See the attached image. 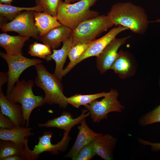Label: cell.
Segmentation results:
<instances>
[{
	"label": "cell",
	"instance_id": "11",
	"mask_svg": "<svg viewBox=\"0 0 160 160\" xmlns=\"http://www.w3.org/2000/svg\"><path fill=\"white\" fill-rule=\"evenodd\" d=\"M53 134L50 132L45 131L41 136L39 137L38 144L33 148V152L36 155L44 152L50 153L52 155H58L59 152H64L67 149L71 137L69 132H65L61 140L57 144L54 145L51 142Z\"/></svg>",
	"mask_w": 160,
	"mask_h": 160
},
{
	"label": "cell",
	"instance_id": "18",
	"mask_svg": "<svg viewBox=\"0 0 160 160\" xmlns=\"http://www.w3.org/2000/svg\"><path fill=\"white\" fill-rule=\"evenodd\" d=\"M72 30L61 25L55 27L44 35L40 36L39 40L51 49L58 48L61 43L69 38L72 34Z\"/></svg>",
	"mask_w": 160,
	"mask_h": 160
},
{
	"label": "cell",
	"instance_id": "14",
	"mask_svg": "<svg viewBox=\"0 0 160 160\" xmlns=\"http://www.w3.org/2000/svg\"><path fill=\"white\" fill-rule=\"evenodd\" d=\"M97 155L105 160L113 159V151L117 142V138L112 135L100 133L92 140Z\"/></svg>",
	"mask_w": 160,
	"mask_h": 160
},
{
	"label": "cell",
	"instance_id": "9",
	"mask_svg": "<svg viewBox=\"0 0 160 160\" xmlns=\"http://www.w3.org/2000/svg\"><path fill=\"white\" fill-rule=\"evenodd\" d=\"M129 28L121 25H118L111 29L105 35L97 39L91 41L84 53L70 66L63 69V76L68 73L77 64L88 57L98 56L106 46L119 33Z\"/></svg>",
	"mask_w": 160,
	"mask_h": 160
},
{
	"label": "cell",
	"instance_id": "19",
	"mask_svg": "<svg viewBox=\"0 0 160 160\" xmlns=\"http://www.w3.org/2000/svg\"><path fill=\"white\" fill-rule=\"evenodd\" d=\"M29 38L20 35L11 36L4 32L0 34V46L8 55H23V48Z\"/></svg>",
	"mask_w": 160,
	"mask_h": 160
},
{
	"label": "cell",
	"instance_id": "6",
	"mask_svg": "<svg viewBox=\"0 0 160 160\" xmlns=\"http://www.w3.org/2000/svg\"><path fill=\"white\" fill-rule=\"evenodd\" d=\"M110 94L101 100H95L84 106L90 113L93 122L98 123L107 119L108 113L123 111L124 107L118 100L119 93L115 89H111Z\"/></svg>",
	"mask_w": 160,
	"mask_h": 160
},
{
	"label": "cell",
	"instance_id": "22",
	"mask_svg": "<svg viewBox=\"0 0 160 160\" xmlns=\"http://www.w3.org/2000/svg\"><path fill=\"white\" fill-rule=\"evenodd\" d=\"M35 23L41 36L52 29L62 25L57 17L44 12H33Z\"/></svg>",
	"mask_w": 160,
	"mask_h": 160
},
{
	"label": "cell",
	"instance_id": "26",
	"mask_svg": "<svg viewBox=\"0 0 160 160\" xmlns=\"http://www.w3.org/2000/svg\"><path fill=\"white\" fill-rule=\"evenodd\" d=\"M62 0H36L37 5L41 6L43 12L57 17L59 5Z\"/></svg>",
	"mask_w": 160,
	"mask_h": 160
},
{
	"label": "cell",
	"instance_id": "12",
	"mask_svg": "<svg viewBox=\"0 0 160 160\" xmlns=\"http://www.w3.org/2000/svg\"><path fill=\"white\" fill-rule=\"evenodd\" d=\"M87 111L86 109L82 110L81 114L75 118L69 112L64 111L60 116L49 120L45 123H39L38 125L41 127H56L69 132L73 126L80 124L82 119L90 116L89 112L86 113Z\"/></svg>",
	"mask_w": 160,
	"mask_h": 160
},
{
	"label": "cell",
	"instance_id": "7",
	"mask_svg": "<svg viewBox=\"0 0 160 160\" xmlns=\"http://www.w3.org/2000/svg\"><path fill=\"white\" fill-rule=\"evenodd\" d=\"M34 11H23L9 22L1 24V31H14L20 35L39 40V32L34 22Z\"/></svg>",
	"mask_w": 160,
	"mask_h": 160
},
{
	"label": "cell",
	"instance_id": "24",
	"mask_svg": "<svg viewBox=\"0 0 160 160\" xmlns=\"http://www.w3.org/2000/svg\"><path fill=\"white\" fill-rule=\"evenodd\" d=\"M110 93V91L108 92H103L90 95L76 94L68 97L67 100L69 104L78 108L81 106H85L98 98L107 96Z\"/></svg>",
	"mask_w": 160,
	"mask_h": 160
},
{
	"label": "cell",
	"instance_id": "33",
	"mask_svg": "<svg viewBox=\"0 0 160 160\" xmlns=\"http://www.w3.org/2000/svg\"><path fill=\"white\" fill-rule=\"evenodd\" d=\"M13 0H0V3L7 4L11 5V3Z\"/></svg>",
	"mask_w": 160,
	"mask_h": 160
},
{
	"label": "cell",
	"instance_id": "13",
	"mask_svg": "<svg viewBox=\"0 0 160 160\" xmlns=\"http://www.w3.org/2000/svg\"><path fill=\"white\" fill-rule=\"evenodd\" d=\"M111 69L122 79L132 76L135 73L136 68L132 55L128 52L120 50Z\"/></svg>",
	"mask_w": 160,
	"mask_h": 160
},
{
	"label": "cell",
	"instance_id": "31",
	"mask_svg": "<svg viewBox=\"0 0 160 160\" xmlns=\"http://www.w3.org/2000/svg\"><path fill=\"white\" fill-rule=\"evenodd\" d=\"M138 140L140 143L143 145L150 146L151 150L157 152L160 151L159 143H153L140 138H138Z\"/></svg>",
	"mask_w": 160,
	"mask_h": 160
},
{
	"label": "cell",
	"instance_id": "16",
	"mask_svg": "<svg viewBox=\"0 0 160 160\" xmlns=\"http://www.w3.org/2000/svg\"><path fill=\"white\" fill-rule=\"evenodd\" d=\"M0 111L9 117L16 126L23 127L25 124L23 109L21 105L9 101L0 88Z\"/></svg>",
	"mask_w": 160,
	"mask_h": 160
},
{
	"label": "cell",
	"instance_id": "1",
	"mask_svg": "<svg viewBox=\"0 0 160 160\" xmlns=\"http://www.w3.org/2000/svg\"><path fill=\"white\" fill-rule=\"evenodd\" d=\"M107 15L114 25L127 28L137 34H144L150 22L145 9L130 2L114 4Z\"/></svg>",
	"mask_w": 160,
	"mask_h": 160
},
{
	"label": "cell",
	"instance_id": "10",
	"mask_svg": "<svg viewBox=\"0 0 160 160\" xmlns=\"http://www.w3.org/2000/svg\"><path fill=\"white\" fill-rule=\"evenodd\" d=\"M131 36L120 38H116L112 40L104 48L102 52L96 57L97 67L101 73H103L111 68L116 59L118 51Z\"/></svg>",
	"mask_w": 160,
	"mask_h": 160
},
{
	"label": "cell",
	"instance_id": "2",
	"mask_svg": "<svg viewBox=\"0 0 160 160\" xmlns=\"http://www.w3.org/2000/svg\"><path fill=\"white\" fill-rule=\"evenodd\" d=\"M98 0H81L75 3L62 1L59 5L57 17L62 25L72 30L82 22L100 15L90 8Z\"/></svg>",
	"mask_w": 160,
	"mask_h": 160
},
{
	"label": "cell",
	"instance_id": "23",
	"mask_svg": "<svg viewBox=\"0 0 160 160\" xmlns=\"http://www.w3.org/2000/svg\"><path fill=\"white\" fill-rule=\"evenodd\" d=\"M25 11H32L41 12H43L42 7L37 5L31 7H20L0 4V20L4 19L11 21L16 16Z\"/></svg>",
	"mask_w": 160,
	"mask_h": 160
},
{
	"label": "cell",
	"instance_id": "20",
	"mask_svg": "<svg viewBox=\"0 0 160 160\" xmlns=\"http://www.w3.org/2000/svg\"><path fill=\"white\" fill-rule=\"evenodd\" d=\"M28 139L24 144H17L9 140L0 139V160L13 155H20L22 160H27L26 153L29 148Z\"/></svg>",
	"mask_w": 160,
	"mask_h": 160
},
{
	"label": "cell",
	"instance_id": "28",
	"mask_svg": "<svg viewBox=\"0 0 160 160\" xmlns=\"http://www.w3.org/2000/svg\"><path fill=\"white\" fill-rule=\"evenodd\" d=\"M96 155L92 141L83 147L72 160H90Z\"/></svg>",
	"mask_w": 160,
	"mask_h": 160
},
{
	"label": "cell",
	"instance_id": "32",
	"mask_svg": "<svg viewBox=\"0 0 160 160\" xmlns=\"http://www.w3.org/2000/svg\"><path fill=\"white\" fill-rule=\"evenodd\" d=\"M8 75L7 73L1 72L0 73V88L2 87L3 85L8 81Z\"/></svg>",
	"mask_w": 160,
	"mask_h": 160
},
{
	"label": "cell",
	"instance_id": "8",
	"mask_svg": "<svg viewBox=\"0 0 160 160\" xmlns=\"http://www.w3.org/2000/svg\"><path fill=\"white\" fill-rule=\"evenodd\" d=\"M0 55L5 60L8 67L7 72L8 79L7 95L12 91L15 83L19 80L20 75L25 70L42 63L40 60L29 58L24 57L23 55H9L1 52Z\"/></svg>",
	"mask_w": 160,
	"mask_h": 160
},
{
	"label": "cell",
	"instance_id": "36",
	"mask_svg": "<svg viewBox=\"0 0 160 160\" xmlns=\"http://www.w3.org/2000/svg\"><path fill=\"white\" fill-rule=\"evenodd\" d=\"M65 2L67 3H71L70 0H65Z\"/></svg>",
	"mask_w": 160,
	"mask_h": 160
},
{
	"label": "cell",
	"instance_id": "17",
	"mask_svg": "<svg viewBox=\"0 0 160 160\" xmlns=\"http://www.w3.org/2000/svg\"><path fill=\"white\" fill-rule=\"evenodd\" d=\"M63 43V45L60 49H53V53L47 56L45 59L47 61L52 60H55L56 65L54 74L60 80L63 76L64 65L70 51L73 47V39L72 35Z\"/></svg>",
	"mask_w": 160,
	"mask_h": 160
},
{
	"label": "cell",
	"instance_id": "3",
	"mask_svg": "<svg viewBox=\"0 0 160 160\" xmlns=\"http://www.w3.org/2000/svg\"><path fill=\"white\" fill-rule=\"evenodd\" d=\"M35 68L37 75L35 83L44 92V99L45 104H58L61 108H66L68 104V97L63 93L61 80L48 71L41 63L36 65Z\"/></svg>",
	"mask_w": 160,
	"mask_h": 160
},
{
	"label": "cell",
	"instance_id": "30",
	"mask_svg": "<svg viewBox=\"0 0 160 160\" xmlns=\"http://www.w3.org/2000/svg\"><path fill=\"white\" fill-rule=\"evenodd\" d=\"M16 126L13 121L8 117L0 111V128L11 129Z\"/></svg>",
	"mask_w": 160,
	"mask_h": 160
},
{
	"label": "cell",
	"instance_id": "5",
	"mask_svg": "<svg viewBox=\"0 0 160 160\" xmlns=\"http://www.w3.org/2000/svg\"><path fill=\"white\" fill-rule=\"evenodd\" d=\"M114 24L106 15H99L85 20L72 30L73 47L86 44L95 40Z\"/></svg>",
	"mask_w": 160,
	"mask_h": 160
},
{
	"label": "cell",
	"instance_id": "25",
	"mask_svg": "<svg viewBox=\"0 0 160 160\" xmlns=\"http://www.w3.org/2000/svg\"><path fill=\"white\" fill-rule=\"evenodd\" d=\"M51 49L48 46L35 42L29 47L28 53L32 56L46 59L47 56L52 53Z\"/></svg>",
	"mask_w": 160,
	"mask_h": 160
},
{
	"label": "cell",
	"instance_id": "4",
	"mask_svg": "<svg viewBox=\"0 0 160 160\" xmlns=\"http://www.w3.org/2000/svg\"><path fill=\"white\" fill-rule=\"evenodd\" d=\"M34 86L33 80H19L11 92L5 96L11 102L21 104L27 127L30 125L29 118L33 110L45 104L42 96L34 94L32 89Z\"/></svg>",
	"mask_w": 160,
	"mask_h": 160
},
{
	"label": "cell",
	"instance_id": "15",
	"mask_svg": "<svg viewBox=\"0 0 160 160\" xmlns=\"http://www.w3.org/2000/svg\"><path fill=\"white\" fill-rule=\"evenodd\" d=\"M80 124L77 127L79 131L76 140L71 149L64 156L65 158H70L72 159L83 147L100 134L94 132L89 127L85 118L82 119Z\"/></svg>",
	"mask_w": 160,
	"mask_h": 160
},
{
	"label": "cell",
	"instance_id": "21",
	"mask_svg": "<svg viewBox=\"0 0 160 160\" xmlns=\"http://www.w3.org/2000/svg\"><path fill=\"white\" fill-rule=\"evenodd\" d=\"M32 129L31 127L17 126L9 129L0 128V138L17 144H24L27 137L34 135L31 132Z\"/></svg>",
	"mask_w": 160,
	"mask_h": 160
},
{
	"label": "cell",
	"instance_id": "35",
	"mask_svg": "<svg viewBox=\"0 0 160 160\" xmlns=\"http://www.w3.org/2000/svg\"><path fill=\"white\" fill-rule=\"evenodd\" d=\"M70 0L71 3V2L74 3V2H77L81 0Z\"/></svg>",
	"mask_w": 160,
	"mask_h": 160
},
{
	"label": "cell",
	"instance_id": "29",
	"mask_svg": "<svg viewBox=\"0 0 160 160\" xmlns=\"http://www.w3.org/2000/svg\"><path fill=\"white\" fill-rule=\"evenodd\" d=\"M90 42L86 44H78L72 48L68 54L70 62L67 67L70 66L80 57L85 51Z\"/></svg>",
	"mask_w": 160,
	"mask_h": 160
},
{
	"label": "cell",
	"instance_id": "27",
	"mask_svg": "<svg viewBox=\"0 0 160 160\" xmlns=\"http://www.w3.org/2000/svg\"><path fill=\"white\" fill-rule=\"evenodd\" d=\"M139 121L140 124L142 126L160 122V104L151 111L142 116Z\"/></svg>",
	"mask_w": 160,
	"mask_h": 160
},
{
	"label": "cell",
	"instance_id": "34",
	"mask_svg": "<svg viewBox=\"0 0 160 160\" xmlns=\"http://www.w3.org/2000/svg\"><path fill=\"white\" fill-rule=\"evenodd\" d=\"M151 23H160V19H158L157 20H155V21H152L150 22Z\"/></svg>",
	"mask_w": 160,
	"mask_h": 160
}]
</instances>
